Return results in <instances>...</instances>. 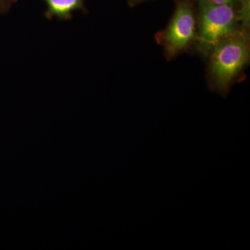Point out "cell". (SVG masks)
<instances>
[{"instance_id":"cell-1","label":"cell","mask_w":250,"mask_h":250,"mask_svg":"<svg viewBox=\"0 0 250 250\" xmlns=\"http://www.w3.org/2000/svg\"><path fill=\"white\" fill-rule=\"evenodd\" d=\"M207 59V79L210 89L227 96L249 65L250 31L239 29L225 38Z\"/></svg>"},{"instance_id":"cell-2","label":"cell","mask_w":250,"mask_h":250,"mask_svg":"<svg viewBox=\"0 0 250 250\" xmlns=\"http://www.w3.org/2000/svg\"><path fill=\"white\" fill-rule=\"evenodd\" d=\"M197 1V37L194 47L197 53L207 58L220 41L241 29L238 7L208 0Z\"/></svg>"},{"instance_id":"cell-3","label":"cell","mask_w":250,"mask_h":250,"mask_svg":"<svg viewBox=\"0 0 250 250\" xmlns=\"http://www.w3.org/2000/svg\"><path fill=\"white\" fill-rule=\"evenodd\" d=\"M197 37V15L189 0H177L175 10L165 29L156 34L158 45L167 61L177 58L195 45Z\"/></svg>"},{"instance_id":"cell-4","label":"cell","mask_w":250,"mask_h":250,"mask_svg":"<svg viewBox=\"0 0 250 250\" xmlns=\"http://www.w3.org/2000/svg\"><path fill=\"white\" fill-rule=\"evenodd\" d=\"M47 6L46 17L49 19L57 18L69 20L72 13L78 10H84V0H45Z\"/></svg>"},{"instance_id":"cell-5","label":"cell","mask_w":250,"mask_h":250,"mask_svg":"<svg viewBox=\"0 0 250 250\" xmlns=\"http://www.w3.org/2000/svg\"><path fill=\"white\" fill-rule=\"evenodd\" d=\"M238 18L241 29L250 31V0H241L238 6Z\"/></svg>"},{"instance_id":"cell-6","label":"cell","mask_w":250,"mask_h":250,"mask_svg":"<svg viewBox=\"0 0 250 250\" xmlns=\"http://www.w3.org/2000/svg\"><path fill=\"white\" fill-rule=\"evenodd\" d=\"M208 1L215 4L233 5L238 7L241 0H208Z\"/></svg>"},{"instance_id":"cell-7","label":"cell","mask_w":250,"mask_h":250,"mask_svg":"<svg viewBox=\"0 0 250 250\" xmlns=\"http://www.w3.org/2000/svg\"><path fill=\"white\" fill-rule=\"evenodd\" d=\"M12 0H0V14L6 12L11 6Z\"/></svg>"},{"instance_id":"cell-8","label":"cell","mask_w":250,"mask_h":250,"mask_svg":"<svg viewBox=\"0 0 250 250\" xmlns=\"http://www.w3.org/2000/svg\"><path fill=\"white\" fill-rule=\"evenodd\" d=\"M145 1H146V0H128V3H129L130 6L133 7V6H137V5L141 4V3Z\"/></svg>"}]
</instances>
